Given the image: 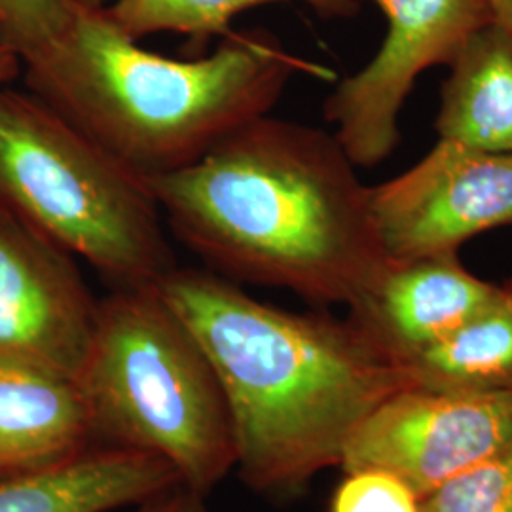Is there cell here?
Listing matches in <instances>:
<instances>
[{
  "mask_svg": "<svg viewBox=\"0 0 512 512\" xmlns=\"http://www.w3.org/2000/svg\"><path fill=\"white\" fill-rule=\"evenodd\" d=\"M147 183L167 230L230 281L348 308L391 264L370 186L323 129L266 114Z\"/></svg>",
  "mask_w": 512,
  "mask_h": 512,
  "instance_id": "obj_1",
  "label": "cell"
},
{
  "mask_svg": "<svg viewBox=\"0 0 512 512\" xmlns=\"http://www.w3.org/2000/svg\"><path fill=\"white\" fill-rule=\"evenodd\" d=\"M158 289L213 365L236 467L260 494L294 497L340 467L366 416L416 387L408 365L349 317L281 310L226 277L179 266Z\"/></svg>",
  "mask_w": 512,
  "mask_h": 512,
  "instance_id": "obj_2",
  "label": "cell"
},
{
  "mask_svg": "<svg viewBox=\"0 0 512 512\" xmlns=\"http://www.w3.org/2000/svg\"><path fill=\"white\" fill-rule=\"evenodd\" d=\"M23 65L35 95L145 179L198 162L270 114L294 76L329 74L266 31H232L198 59L154 54L107 8L80 4L65 33Z\"/></svg>",
  "mask_w": 512,
  "mask_h": 512,
  "instance_id": "obj_3",
  "label": "cell"
},
{
  "mask_svg": "<svg viewBox=\"0 0 512 512\" xmlns=\"http://www.w3.org/2000/svg\"><path fill=\"white\" fill-rule=\"evenodd\" d=\"M76 382L97 446L165 459L207 495L236 467L228 406L200 342L158 285L99 300Z\"/></svg>",
  "mask_w": 512,
  "mask_h": 512,
  "instance_id": "obj_4",
  "label": "cell"
},
{
  "mask_svg": "<svg viewBox=\"0 0 512 512\" xmlns=\"http://www.w3.org/2000/svg\"><path fill=\"white\" fill-rule=\"evenodd\" d=\"M0 209L114 289L156 287L177 268L147 179L38 95L0 88Z\"/></svg>",
  "mask_w": 512,
  "mask_h": 512,
  "instance_id": "obj_5",
  "label": "cell"
},
{
  "mask_svg": "<svg viewBox=\"0 0 512 512\" xmlns=\"http://www.w3.org/2000/svg\"><path fill=\"white\" fill-rule=\"evenodd\" d=\"M368 2L387 19L384 42L325 101V120L357 167L382 164L399 145V114L418 76L450 67L469 38L495 23L486 0Z\"/></svg>",
  "mask_w": 512,
  "mask_h": 512,
  "instance_id": "obj_6",
  "label": "cell"
},
{
  "mask_svg": "<svg viewBox=\"0 0 512 512\" xmlns=\"http://www.w3.org/2000/svg\"><path fill=\"white\" fill-rule=\"evenodd\" d=\"M512 440V395L408 387L374 408L351 435L344 473L378 469L423 499Z\"/></svg>",
  "mask_w": 512,
  "mask_h": 512,
  "instance_id": "obj_7",
  "label": "cell"
},
{
  "mask_svg": "<svg viewBox=\"0 0 512 512\" xmlns=\"http://www.w3.org/2000/svg\"><path fill=\"white\" fill-rule=\"evenodd\" d=\"M391 260L458 255L463 243L512 226V154L442 141L399 177L370 186Z\"/></svg>",
  "mask_w": 512,
  "mask_h": 512,
  "instance_id": "obj_8",
  "label": "cell"
},
{
  "mask_svg": "<svg viewBox=\"0 0 512 512\" xmlns=\"http://www.w3.org/2000/svg\"><path fill=\"white\" fill-rule=\"evenodd\" d=\"M97 310L76 258L0 209V355L76 378Z\"/></svg>",
  "mask_w": 512,
  "mask_h": 512,
  "instance_id": "obj_9",
  "label": "cell"
},
{
  "mask_svg": "<svg viewBox=\"0 0 512 512\" xmlns=\"http://www.w3.org/2000/svg\"><path fill=\"white\" fill-rule=\"evenodd\" d=\"M499 285L471 274L458 255L391 260L348 306V317L408 365L486 310Z\"/></svg>",
  "mask_w": 512,
  "mask_h": 512,
  "instance_id": "obj_10",
  "label": "cell"
},
{
  "mask_svg": "<svg viewBox=\"0 0 512 512\" xmlns=\"http://www.w3.org/2000/svg\"><path fill=\"white\" fill-rule=\"evenodd\" d=\"M92 446L76 378L0 355V480L50 471Z\"/></svg>",
  "mask_w": 512,
  "mask_h": 512,
  "instance_id": "obj_11",
  "label": "cell"
},
{
  "mask_svg": "<svg viewBox=\"0 0 512 512\" xmlns=\"http://www.w3.org/2000/svg\"><path fill=\"white\" fill-rule=\"evenodd\" d=\"M439 139L512 154V33L492 23L463 46L440 92Z\"/></svg>",
  "mask_w": 512,
  "mask_h": 512,
  "instance_id": "obj_12",
  "label": "cell"
},
{
  "mask_svg": "<svg viewBox=\"0 0 512 512\" xmlns=\"http://www.w3.org/2000/svg\"><path fill=\"white\" fill-rule=\"evenodd\" d=\"M418 387L512 395V279L463 329L408 361Z\"/></svg>",
  "mask_w": 512,
  "mask_h": 512,
  "instance_id": "obj_13",
  "label": "cell"
},
{
  "mask_svg": "<svg viewBox=\"0 0 512 512\" xmlns=\"http://www.w3.org/2000/svg\"><path fill=\"white\" fill-rule=\"evenodd\" d=\"M137 490L126 456L90 448L50 471L0 480V512H109L131 505Z\"/></svg>",
  "mask_w": 512,
  "mask_h": 512,
  "instance_id": "obj_14",
  "label": "cell"
},
{
  "mask_svg": "<svg viewBox=\"0 0 512 512\" xmlns=\"http://www.w3.org/2000/svg\"><path fill=\"white\" fill-rule=\"evenodd\" d=\"M291 0H116L107 8L114 23L139 38L154 33H181L198 42L226 37L239 14L258 6ZM308 4L321 18L348 19L359 14V0H296Z\"/></svg>",
  "mask_w": 512,
  "mask_h": 512,
  "instance_id": "obj_15",
  "label": "cell"
},
{
  "mask_svg": "<svg viewBox=\"0 0 512 512\" xmlns=\"http://www.w3.org/2000/svg\"><path fill=\"white\" fill-rule=\"evenodd\" d=\"M421 512H512V440L425 495Z\"/></svg>",
  "mask_w": 512,
  "mask_h": 512,
  "instance_id": "obj_16",
  "label": "cell"
},
{
  "mask_svg": "<svg viewBox=\"0 0 512 512\" xmlns=\"http://www.w3.org/2000/svg\"><path fill=\"white\" fill-rule=\"evenodd\" d=\"M74 0H0V42L31 61L65 33Z\"/></svg>",
  "mask_w": 512,
  "mask_h": 512,
  "instance_id": "obj_17",
  "label": "cell"
},
{
  "mask_svg": "<svg viewBox=\"0 0 512 512\" xmlns=\"http://www.w3.org/2000/svg\"><path fill=\"white\" fill-rule=\"evenodd\" d=\"M330 512H421V499L401 478L378 469L344 473Z\"/></svg>",
  "mask_w": 512,
  "mask_h": 512,
  "instance_id": "obj_18",
  "label": "cell"
},
{
  "mask_svg": "<svg viewBox=\"0 0 512 512\" xmlns=\"http://www.w3.org/2000/svg\"><path fill=\"white\" fill-rule=\"evenodd\" d=\"M135 512H215L207 507L205 495L188 490L183 484L152 495L137 505Z\"/></svg>",
  "mask_w": 512,
  "mask_h": 512,
  "instance_id": "obj_19",
  "label": "cell"
},
{
  "mask_svg": "<svg viewBox=\"0 0 512 512\" xmlns=\"http://www.w3.org/2000/svg\"><path fill=\"white\" fill-rule=\"evenodd\" d=\"M19 69L21 59L18 54L0 42V88L8 86L18 76Z\"/></svg>",
  "mask_w": 512,
  "mask_h": 512,
  "instance_id": "obj_20",
  "label": "cell"
},
{
  "mask_svg": "<svg viewBox=\"0 0 512 512\" xmlns=\"http://www.w3.org/2000/svg\"><path fill=\"white\" fill-rule=\"evenodd\" d=\"M497 25L512 33V0H486Z\"/></svg>",
  "mask_w": 512,
  "mask_h": 512,
  "instance_id": "obj_21",
  "label": "cell"
},
{
  "mask_svg": "<svg viewBox=\"0 0 512 512\" xmlns=\"http://www.w3.org/2000/svg\"><path fill=\"white\" fill-rule=\"evenodd\" d=\"M74 2L86 8H109L116 0H74Z\"/></svg>",
  "mask_w": 512,
  "mask_h": 512,
  "instance_id": "obj_22",
  "label": "cell"
}]
</instances>
